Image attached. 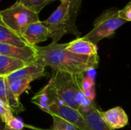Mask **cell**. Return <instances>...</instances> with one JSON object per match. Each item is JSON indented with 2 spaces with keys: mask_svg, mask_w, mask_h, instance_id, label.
Returning a JSON list of instances; mask_svg holds the SVG:
<instances>
[{
  "mask_svg": "<svg viewBox=\"0 0 131 130\" xmlns=\"http://www.w3.org/2000/svg\"><path fill=\"white\" fill-rule=\"evenodd\" d=\"M6 78L10 90L18 98L23 93L31 90V82L29 80L12 76H8Z\"/></svg>",
  "mask_w": 131,
  "mask_h": 130,
  "instance_id": "cell-17",
  "label": "cell"
},
{
  "mask_svg": "<svg viewBox=\"0 0 131 130\" xmlns=\"http://www.w3.org/2000/svg\"><path fill=\"white\" fill-rule=\"evenodd\" d=\"M27 65L28 64L21 60L0 55V77H7Z\"/></svg>",
  "mask_w": 131,
  "mask_h": 130,
  "instance_id": "cell-14",
  "label": "cell"
},
{
  "mask_svg": "<svg viewBox=\"0 0 131 130\" xmlns=\"http://www.w3.org/2000/svg\"><path fill=\"white\" fill-rule=\"evenodd\" d=\"M48 83L42 88L37 94H35L32 99L31 102L37 105L42 111L46 112L48 107L54 103L50 93L48 91Z\"/></svg>",
  "mask_w": 131,
  "mask_h": 130,
  "instance_id": "cell-18",
  "label": "cell"
},
{
  "mask_svg": "<svg viewBox=\"0 0 131 130\" xmlns=\"http://www.w3.org/2000/svg\"><path fill=\"white\" fill-rule=\"evenodd\" d=\"M0 55L14 57L28 64L37 61V54L35 46L21 48L12 44L0 43Z\"/></svg>",
  "mask_w": 131,
  "mask_h": 130,
  "instance_id": "cell-7",
  "label": "cell"
},
{
  "mask_svg": "<svg viewBox=\"0 0 131 130\" xmlns=\"http://www.w3.org/2000/svg\"><path fill=\"white\" fill-rule=\"evenodd\" d=\"M82 92L86 99L92 103H94L96 93H95V80L93 77L88 74H84L82 79L81 84Z\"/></svg>",
  "mask_w": 131,
  "mask_h": 130,
  "instance_id": "cell-19",
  "label": "cell"
},
{
  "mask_svg": "<svg viewBox=\"0 0 131 130\" xmlns=\"http://www.w3.org/2000/svg\"><path fill=\"white\" fill-rule=\"evenodd\" d=\"M42 22L48 29L53 42H58L67 34H71L69 24V0L61 1L58 7Z\"/></svg>",
  "mask_w": 131,
  "mask_h": 130,
  "instance_id": "cell-5",
  "label": "cell"
},
{
  "mask_svg": "<svg viewBox=\"0 0 131 130\" xmlns=\"http://www.w3.org/2000/svg\"><path fill=\"white\" fill-rule=\"evenodd\" d=\"M2 129H2V123H0V130H2Z\"/></svg>",
  "mask_w": 131,
  "mask_h": 130,
  "instance_id": "cell-26",
  "label": "cell"
},
{
  "mask_svg": "<svg viewBox=\"0 0 131 130\" xmlns=\"http://www.w3.org/2000/svg\"><path fill=\"white\" fill-rule=\"evenodd\" d=\"M16 2L22 5L30 11L39 14L40 11L48 4L52 2L51 0H17Z\"/></svg>",
  "mask_w": 131,
  "mask_h": 130,
  "instance_id": "cell-20",
  "label": "cell"
},
{
  "mask_svg": "<svg viewBox=\"0 0 131 130\" xmlns=\"http://www.w3.org/2000/svg\"><path fill=\"white\" fill-rule=\"evenodd\" d=\"M99 111L100 110L92 102H90L79 110L87 121L91 130H114L104 123Z\"/></svg>",
  "mask_w": 131,
  "mask_h": 130,
  "instance_id": "cell-10",
  "label": "cell"
},
{
  "mask_svg": "<svg viewBox=\"0 0 131 130\" xmlns=\"http://www.w3.org/2000/svg\"><path fill=\"white\" fill-rule=\"evenodd\" d=\"M50 38L47 27L41 21L31 24L22 34V38L29 46H35L37 44L44 42Z\"/></svg>",
  "mask_w": 131,
  "mask_h": 130,
  "instance_id": "cell-9",
  "label": "cell"
},
{
  "mask_svg": "<svg viewBox=\"0 0 131 130\" xmlns=\"http://www.w3.org/2000/svg\"><path fill=\"white\" fill-rule=\"evenodd\" d=\"M0 100L7 105L12 113L18 114L25 110L24 106L10 90L6 77H0Z\"/></svg>",
  "mask_w": 131,
  "mask_h": 130,
  "instance_id": "cell-11",
  "label": "cell"
},
{
  "mask_svg": "<svg viewBox=\"0 0 131 130\" xmlns=\"http://www.w3.org/2000/svg\"><path fill=\"white\" fill-rule=\"evenodd\" d=\"M51 1L54 2L55 0H51ZM82 1L83 0H69V24H70L71 31V34L78 38H80L81 33L78 28V26L76 25V21L82 4Z\"/></svg>",
  "mask_w": 131,
  "mask_h": 130,
  "instance_id": "cell-16",
  "label": "cell"
},
{
  "mask_svg": "<svg viewBox=\"0 0 131 130\" xmlns=\"http://www.w3.org/2000/svg\"><path fill=\"white\" fill-rule=\"evenodd\" d=\"M0 43L15 45L17 47H27L29 46L22 37L11 30L2 21L0 18Z\"/></svg>",
  "mask_w": 131,
  "mask_h": 130,
  "instance_id": "cell-15",
  "label": "cell"
},
{
  "mask_svg": "<svg viewBox=\"0 0 131 130\" xmlns=\"http://www.w3.org/2000/svg\"><path fill=\"white\" fill-rule=\"evenodd\" d=\"M51 116H57L75 126L80 130H91L82 114L77 110L66 105L54 102L46 110Z\"/></svg>",
  "mask_w": 131,
  "mask_h": 130,
  "instance_id": "cell-6",
  "label": "cell"
},
{
  "mask_svg": "<svg viewBox=\"0 0 131 130\" xmlns=\"http://www.w3.org/2000/svg\"><path fill=\"white\" fill-rule=\"evenodd\" d=\"M66 50L68 51L83 56L93 57L98 55L97 46L88 40L82 38H78L67 43Z\"/></svg>",
  "mask_w": 131,
  "mask_h": 130,
  "instance_id": "cell-12",
  "label": "cell"
},
{
  "mask_svg": "<svg viewBox=\"0 0 131 130\" xmlns=\"http://www.w3.org/2000/svg\"><path fill=\"white\" fill-rule=\"evenodd\" d=\"M9 76L17 78L25 79L31 83L34 80H36L46 76L45 67L41 64L39 62L36 61L35 63L27 65L26 67L13 73Z\"/></svg>",
  "mask_w": 131,
  "mask_h": 130,
  "instance_id": "cell-13",
  "label": "cell"
},
{
  "mask_svg": "<svg viewBox=\"0 0 131 130\" xmlns=\"http://www.w3.org/2000/svg\"><path fill=\"white\" fill-rule=\"evenodd\" d=\"M104 123L112 129H120L129 124V117L121 107H116L105 111H99Z\"/></svg>",
  "mask_w": 131,
  "mask_h": 130,
  "instance_id": "cell-8",
  "label": "cell"
},
{
  "mask_svg": "<svg viewBox=\"0 0 131 130\" xmlns=\"http://www.w3.org/2000/svg\"><path fill=\"white\" fill-rule=\"evenodd\" d=\"M5 125L8 126V127H10L11 129H17V130H21L23 129L26 126L25 124L24 123V122L15 117V116H13Z\"/></svg>",
  "mask_w": 131,
  "mask_h": 130,
  "instance_id": "cell-23",
  "label": "cell"
},
{
  "mask_svg": "<svg viewBox=\"0 0 131 130\" xmlns=\"http://www.w3.org/2000/svg\"><path fill=\"white\" fill-rule=\"evenodd\" d=\"M118 11L119 9L115 7L104 11L94 20L93 28L83 38L97 45L101 40L113 36L118 28L127 22L119 16Z\"/></svg>",
  "mask_w": 131,
  "mask_h": 130,
  "instance_id": "cell-3",
  "label": "cell"
},
{
  "mask_svg": "<svg viewBox=\"0 0 131 130\" xmlns=\"http://www.w3.org/2000/svg\"><path fill=\"white\" fill-rule=\"evenodd\" d=\"M0 18L7 27L21 37L31 24L40 21L38 14L16 2L10 7L0 11Z\"/></svg>",
  "mask_w": 131,
  "mask_h": 130,
  "instance_id": "cell-4",
  "label": "cell"
},
{
  "mask_svg": "<svg viewBox=\"0 0 131 130\" xmlns=\"http://www.w3.org/2000/svg\"><path fill=\"white\" fill-rule=\"evenodd\" d=\"M2 130H17V129H11L10 127H8V126L5 125V126L3 127V129Z\"/></svg>",
  "mask_w": 131,
  "mask_h": 130,
  "instance_id": "cell-25",
  "label": "cell"
},
{
  "mask_svg": "<svg viewBox=\"0 0 131 130\" xmlns=\"http://www.w3.org/2000/svg\"><path fill=\"white\" fill-rule=\"evenodd\" d=\"M84 75L54 71L48 82V91L53 101L78 111L89 103L81 88Z\"/></svg>",
  "mask_w": 131,
  "mask_h": 130,
  "instance_id": "cell-2",
  "label": "cell"
},
{
  "mask_svg": "<svg viewBox=\"0 0 131 130\" xmlns=\"http://www.w3.org/2000/svg\"><path fill=\"white\" fill-rule=\"evenodd\" d=\"M0 1H1V0H0Z\"/></svg>",
  "mask_w": 131,
  "mask_h": 130,
  "instance_id": "cell-27",
  "label": "cell"
},
{
  "mask_svg": "<svg viewBox=\"0 0 131 130\" xmlns=\"http://www.w3.org/2000/svg\"><path fill=\"white\" fill-rule=\"evenodd\" d=\"M13 116L11 109L0 100V118L2 122L5 124Z\"/></svg>",
  "mask_w": 131,
  "mask_h": 130,
  "instance_id": "cell-22",
  "label": "cell"
},
{
  "mask_svg": "<svg viewBox=\"0 0 131 130\" xmlns=\"http://www.w3.org/2000/svg\"><path fill=\"white\" fill-rule=\"evenodd\" d=\"M118 14L119 16L126 21H131V1L122 9H119Z\"/></svg>",
  "mask_w": 131,
  "mask_h": 130,
  "instance_id": "cell-24",
  "label": "cell"
},
{
  "mask_svg": "<svg viewBox=\"0 0 131 130\" xmlns=\"http://www.w3.org/2000/svg\"><path fill=\"white\" fill-rule=\"evenodd\" d=\"M52 116V120H53V125L51 129H39V128H35V127L29 126H27L32 128L35 130H80L75 126L71 124V123H69L57 116Z\"/></svg>",
  "mask_w": 131,
  "mask_h": 130,
  "instance_id": "cell-21",
  "label": "cell"
},
{
  "mask_svg": "<svg viewBox=\"0 0 131 130\" xmlns=\"http://www.w3.org/2000/svg\"><path fill=\"white\" fill-rule=\"evenodd\" d=\"M67 43L51 42L46 46L35 45L37 61L50 67L54 71H62L74 75H84L99 66V55H78L66 50Z\"/></svg>",
  "mask_w": 131,
  "mask_h": 130,
  "instance_id": "cell-1",
  "label": "cell"
}]
</instances>
